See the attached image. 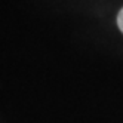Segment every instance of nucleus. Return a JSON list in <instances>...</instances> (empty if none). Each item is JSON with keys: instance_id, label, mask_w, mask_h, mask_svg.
Wrapping results in <instances>:
<instances>
[{"instance_id": "1", "label": "nucleus", "mask_w": 123, "mask_h": 123, "mask_svg": "<svg viewBox=\"0 0 123 123\" xmlns=\"http://www.w3.org/2000/svg\"><path fill=\"white\" fill-rule=\"evenodd\" d=\"M117 25H119V28L122 30V33H123V9L119 12V15H117Z\"/></svg>"}]
</instances>
